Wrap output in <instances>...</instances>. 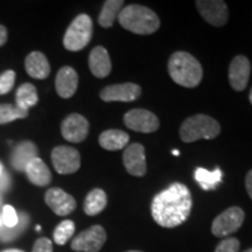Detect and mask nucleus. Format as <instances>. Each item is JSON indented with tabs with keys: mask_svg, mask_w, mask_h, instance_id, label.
Listing matches in <instances>:
<instances>
[{
	"mask_svg": "<svg viewBox=\"0 0 252 252\" xmlns=\"http://www.w3.org/2000/svg\"><path fill=\"white\" fill-rule=\"evenodd\" d=\"M191 194L187 186L175 182L154 196L151 204L153 220L163 228H175L190 215Z\"/></svg>",
	"mask_w": 252,
	"mask_h": 252,
	"instance_id": "1",
	"label": "nucleus"
},
{
	"mask_svg": "<svg viewBox=\"0 0 252 252\" xmlns=\"http://www.w3.org/2000/svg\"><path fill=\"white\" fill-rule=\"evenodd\" d=\"M168 74L179 86L195 88L201 83L203 70L193 55L186 52H175L169 58Z\"/></svg>",
	"mask_w": 252,
	"mask_h": 252,
	"instance_id": "2",
	"label": "nucleus"
},
{
	"mask_svg": "<svg viewBox=\"0 0 252 252\" xmlns=\"http://www.w3.org/2000/svg\"><path fill=\"white\" fill-rule=\"evenodd\" d=\"M118 21L125 30L140 35H149L160 27L159 17L152 9L141 5H127L119 12Z\"/></svg>",
	"mask_w": 252,
	"mask_h": 252,
	"instance_id": "3",
	"label": "nucleus"
},
{
	"mask_svg": "<svg viewBox=\"0 0 252 252\" xmlns=\"http://www.w3.org/2000/svg\"><path fill=\"white\" fill-rule=\"evenodd\" d=\"M220 132L219 122L207 115H195L186 119L180 127V137L185 143L198 139H215Z\"/></svg>",
	"mask_w": 252,
	"mask_h": 252,
	"instance_id": "4",
	"label": "nucleus"
},
{
	"mask_svg": "<svg viewBox=\"0 0 252 252\" xmlns=\"http://www.w3.org/2000/svg\"><path fill=\"white\" fill-rule=\"evenodd\" d=\"M93 36V20L88 14H80L68 27L63 37V46L69 52L86 48Z\"/></svg>",
	"mask_w": 252,
	"mask_h": 252,
	"instance_id": "5",
	"label": "nucleus"
},
{
	"mask_svg": "<svg viewBox=\"0 0 252 252\" xmlns=\"http://www.w3.org/2000/svg\"><path fill=\"white\" fill-rule=\"evenodd\" d=\"M245 219L243 209L239 207H231L220 213L214 220L212 225V232L216 237H226L234 234L241 228Z\"/></svg>",
	"mask_w": 252,
	"mask_h": 252,
	"instance_id": "6",
	"label": "nucleus"
},
{
	"mask_svg": "<svg viewBox=\"0 0 252 252\" xmlns=\"http://www.w3.org/2000/svg\"><path fill=\"white\" fill-rule=\"evenodd\" d=\"M106 242L103 226L93 225L72 239L71 249L76 252H98Z\"/></svg>",
	"mask_w": 252,
	"mask_h": 252,
	"instance_id": "7",
	"label": "nucleus"
},
{
	"mask_svg": "<svg viewBox=\"0 0 252 252\" xmlns=\"http://www.w3.org/2000/svg\"><path fill=\"white\" fill-rule=\"evenodd\" d=\"M52 162L59 174H72L81 167L78 151L70 146H56L52 151Z\"/></svg>",
	"mask_w": 252,
	"mask_h": 252,
	"instance_id": "8",
	"label": "nucleus"
},
{
	"mask_svg": "<svg viewBox=\"0 0 252 252\" xmlns=\"http://www.w3.org/2000/svg\"><path fill=\"white\" fill-rule=\"evenodd\" d=\"M124 123L130 130L141 133H152L159 128V119L154 113L145 109H133L125 113Z\"/></svg>",
	"mask_w": 252,
	"mask_h": 252,
	"instance_id": "9",
	"label": "nucleus"
},
{
	"mask_svg": "<svg viewBox=\"0 0 252 252\" xmlns=\"http://www.w3.org/2000/svg\"><path fill=\"white\" fill-rule=\"evenodd\" d=\"M196 7L208 24L215 27L224 26L228 21V6L222 0H200Z\"/></svg>",
	"mask_w": 252,
	"mask_h": 252,
	"instance_id": "10",
	"label": "nucleus"
},
{
	"mask_svg": "<svg viewBox=\"0 0 252 252\" xmlns=\"http://www.w3.org/2000/svg\"><path fill=\"white\" fill-rule=\"evenodd\" d=\"M61 133L70 143H81L89 133V122L82 115L72 113L62 122Z\"/></svg>",
	"mask_w": 252,
	"mask_h": 252,
	"instance_id": "11",
	"label": "nucleus"
},
{
	"mask_svg": "<svg viewBox=\"0 0 252 252\" xmlns=\"http://www.w3.org/2000/svg\"><path fill=\"white\" fill-rule=\"evenodd\" d=\"M140 94L141 88L138 84L123 83L105 87L99 96L104 102H133Z\"/></svg>",
	"mask_w": 252,
	"mask_h": 252,
	"instance_id": "12",
	"label": "nucleus"
},
{
	"mask_svg": "<svg viewBox=\"0 0 252 252\" xmlns=\"http://www.w3.org/2000/svg\"><path fill=\"white\" fill-rule=\"evenodd\" d=\"M123 162L127 173L133 176H144L146 174V157L145 149L141 144L128 145L123 154Z\"/></svg>",
	"mask_w": 252,
	"mask_h": 252,
	"instance_id": "13",
	"label": "nucleus"
},
{
	"mask_svg": "<svg viewBox=\"0 0 252 252\" xmlns=\"http://www.w3.org/2000/svg\"><path fill=\"white\" fill-rule=\"evenodd\" d=\"M45 201L50 209L59 216H67L76 208V201L61 188H50L45 195Z\"/></svg>",
	"mask_w": 252,
	"mask_h": 252,
	"instance_id": "14",
	"label": "nucleus"
},
{
	"mask_svg": "<svg viewBox=\"0 0 252 252\" xmlns=\"http://www.w3.org/2000/svg\"><path fill=\"white\" fill-rule=\"evenodd\" d=\"M251 64L244 55H237L232 59L229 65V82L232 89L243 91L247 88L250 78Z\"/></svg>",
	"mask_w": 252,
	"mask_h": 252,
	"instance_id": "15",
	"label": "nucleus"
},
{
	"mask_svg": "<svg viewBox=\"0 0 252 252\" xmlns=\"http://www.w3.org/2000/svg\"><path fill=\"white\" fill-rule=\"evenodd\" d=\"M78 87V75L71 67H63L59 70L55 78L56 93L62 98H70L76 93Z\"/></svg>",
	"mask_w": 252,
	"mask_h": 252,
	"instance_id": "16",
	"label": "nucleus"
},
{
	"mask_svg": "<svg viewBox=\"0 0 252 252\" xmlns=\"http://www.w3.org/2000/svg\"><path fill=\"white\" fill-rule=\"evenodd\" d=\"M89 68L94 76L104 78L111 72V59L104 47L97 46L91 50L89 55Z\"/></svg>",
	"mask_w": 252,
	"mask_h": 252,
	"instance_id": "17",
	"label": "nucleus"
},
{
	"mask_svg": "<svg viewBox=\"0 0 252 252\" xmlns=\"http://www.w3.org/2000/svg\"><path fill=\"white\" fill-rule=\"evenodd\" d=\"M37 158V147L32 141H23L15 147L11 157L12 167L15 171L25 172L28 163Z\"/></svg>",
	"mask_w": 252,
	"mask_h": 252,
	"instance_id": "18",
	"label": "nucleus"
},
{
	"mask_svg": "<svg viewBox=\"0 0 252 252\" xmlns=\"http://www.w3.org/2000/svg\"><path fill=\"white\" fill-rule=\"evenodd\" d=\"M25 68L27 74L36 80H45L50 74L48 60L41 52H32L25 60Z\"/></svg>",
	"mask_w": 252,
	"mask_h": 252,
	"instance_id": "19",
	"label": "nucleus"
},
{
	"mask_svg": "<svg viewBox=\"0 0 252 252\" xmlns=\"http://www.w3.org/2000/svg\"><path fill=\"white\" fill-rule=\"evenodd\" d=\"M25 173H26L28 180L33 185L39 186V187L49 185L52 181V173L40 158H35V159L32 160L25 169Z\"/></svg>",
	"mask_w": 252,
	"mask_h": 252,
	"instance_id": "20",
	"label": "nucleus"
},
{
	"mask_svg": "<svg viewBox=\"0 0 252 252\" xmlns=\"http://www.w3.org/2000/svg\"><path fill=\"white\" fill-rule=\"evenodd\" d=\"M99 145L104 150L118 151L124 149L130 141V137L124 131L106 130L99 135Z\"/></svg>",
	"mask_w": 252,
	"mask_h": 252,
	"instance_id": "21",
	"label": "nucleus"
},
{
	"mask_svg": "<svg viewBox=\"0 0 252 252\" xmlns=\"http://www.w3.org/2000/svg\"><path fill=\"white\" fill-rule=\"evenodd\" d=\"M108 197L103 189H93L84 200V213L89 216H96L105 209Z\"/></svg>",
	"mask_w": 252,
	"mask_h": 252,
	"instance_id": "22",
	"label": "nucleus"
},
{
	"mask_svg": "<svg viewBox=\"0 0 252 252\" xmlns=\"http://www.w3.org/2000/svg\"><path fill=\"white\" fill-rule=\"evenodd\" d=\"M194 178L204 190H213V189H216L222 181V171L219 167H216L213 172L200 167L195 169Z\"/></svg>",
	"mask_w": 252,
	"mask_h": 252,
	"instance_id": "23",
	"label": "nucleus"
},
{
	"mask_svg": "<svg viewBox=\"0 0 252 252\" xmlns=\"http://www.w3.org/2000/svg\"><path fill=\"white\" fill-rule=\"evenodd\" d=\"M15 102H17L18 108L26 110L33 108L39 102V97H37L36 88L31 83H24L23 86L19 87L15 94Z\"/></svg>",
	"mask_w": 252,
	"mask_h": 252,
	"instance_id": "24",
	"label": "nucleus"
},
{
	"mask_svg": "<svg viewBox=\"0 0 252 252\" xmlns=\"http://www.w3.org/2000/svg\"><path fill=\"white\" fill-rule=\"evenodd\" d=\"M123 5H124L123 0H108V1L104 2L98 18V24L100 26L104 28L111 27L115 23L116 18H118Z\"/></svg>",
	"mask_w": 252,
	"mask_h": 252,
	"instance_id": "25",
	"label": "nucleus"
},
{
	"mask_svg": "<svg viewBox=\"0 0 252 252\" xmlns=\"http://www.w3.org/2000/svg\"><path fill=\"white\" fill-rule=\"evenodd\" d=\"M30 224V216L26 213H21L19 215V223L14 228H6L2 225L0 228V241L2 242H9L13 241L17 237H19L23 232L26 230V228Z\"/></svg>",
	"mask_w": 252,
	"mask_h": 252,
	"instance_id": "26",
	"label": "nucleus"
},
{
	"mask_svg": "<svg viewBox=\"0 0 252 252\" xmlns=\"http://www.w3.org/2000/svg\"><path fill=\"white\" fill-rule=\"evenodd\" d=\"M28 116V111L18 108L12 104H0V125L7 124L17 119H24Z\"/></svg>",
	"mask_w": 252,
	"mask_h": 252,
	"instance_id": "27",
	"label": "nucleus"
},
{
	"mask_svg": "<svg viewBox=\"0 0 252 252\" xmlns=\"http://www.w3.org/2000/svg\"><path fill=\"white\" fill-rule=\"evenodd\" d=\"M75 223L70 220H62L60 224L56 226L54 230V242L59 245H64L72 237V235L75 234Z\"/></svg>",
	"mask_w": 252,
	"mask_h": 252,
	"instance_id": "28",
	"label": "nucleus"
},
{
	"mask_svg": "<svg viewBox=\"0 0 252 252\" xmlns=\"http://www.w3.org/2000/svg\"><path fill=\"white\" fill-rule=\"evenodd\" d=\"M1 219L2 225L6 226V228H14L19 223V216L12 206H5L2 208Z\"/></svg>",
	"mask_w": 252,
	"mask_h": 252,
	"instance_id": "29",
	"label": "nucleus"
},
{
	"mask_svg": "<svg viewBox=\"0 0 252 252\" xmlns=\"http://www.w3.org/2000/svg\"><path fill=\"white\" fill-rule=\"evenodd\" d=\"M15 82V72L7 70L0 75V94H5L12 90Z\"/></svg>",
	"mask_w": 252,
	"mask_h": 252,
	"instance_id": "30",
	"label": "nucleus"
},
{
	"mask_svg": "<svg viewBox=\"0 0 252 252\" xmlns=\"http://www.w3.org/2000/svg\"><path fill=\"white\" fill-rule=\"evenodd\" d=\"M239 248H241V243L238 239L230 237L223 239L216 247L215 252H238Z\"/></svg>",
	"mask_w": 252,
	"mask_h": 252,
	"instance_id": "31",
	"label": "nucleus"
},
{
	"mask_svg": "<svg viewBox=\"0 0 252 252\" xmlns=\"http://www.w3.org/2000/svg\"><path fill=\"white\" fill-rule=\"evenodd\" d=\"M32 252H53L52 241L46 237H41L33 245Z\"/></svg>",
	"mask_w": 252,
	"mask_h": 252,
	"instance_id": "32",
	"label": "nucleus"
},
{
	"mask_svg": "<svg viewBox=\"0 0 252 252\" xmlns=\"http://www.w3.org/2000/svg\"><path fill=\"white\" fill-rule=\"evenodd\" d=\"M9 185H11V179H9L7 173L2 172L1 174H0V191L7 190Z\"/></svg>",
	"mask_w": 252,
	"mask_h": 252,
	"instance_id": "33",
	"label": "nucleus"
},
{
	"mask_svg": "<svg viewBox=\"0 0 252 252\" xmlns=\"http://www.w3.org/2000/svg\"><path fill=\"white\" fill-rule=\"evenodd\" d=\"M245 187H247V191L249 196L252 200V169L248 173L247 176H245Z\"/></svg>",
	"mask_w": 252,
	"mask_h": 252,
	"instance_id": "34",
	"label": "nucleus"
},
{
	"mask_svg": "<svg viewBox=\"0 0 252 252\" xmlns=\"http://www.w3.org/2000/svg\"><path fill=\"white\" fill-rule=\"evenodd\" d=\"M6 41H7V30L5 26L0 25V47L4 46Z\"/></svg>",
	"mask_w": 252,
	"mask_h": 252,
	"instance_id": "35",
	"label": "nucleus"
},
{
	"mask_svg": "<svg viewBox=\"0 0 252 252\" xmlns=\"http://www.w3.org/2000/svg\"><path fill=\"white\" fill-rule=\"evenodd\" d=\"M1 252H25V251L19 250V249H7V250H4Z\"/></svg>",
	"mask_w": 252,
	"mask_h": 252,
	"instance_id": "36",
	"label": "nucleus"
},
{
	"mask_svg": "<svg viewBox=\"0 0 252 252\" xmlns=\"http://www.w3.org/2000/svg\"><path fill=\"white\" fill-rule=\"evenodd\" d=\"M249 99H250V103L252 104V89L250 91V94H249Z\"/></svg>",
	"mask_w": 252,
	"mask_h": 252,
	"instance_id": "37",
	"label": "nucleus"
},
{
	"mask_svg": "<svg viewBox=\"0 0 252 252\" xmlns=\"http://www.w3.org/2000/svg\"><path fill=\"white\" fill-rule=\"evenodd\" d=\"M173 154H174V156H179V154H180V152H179L178 150H174V151H173Z\"/></svg>",
	"mask_w": 252,
	"mask_h": 252,
	"instance_id": "38",
	"label": "nucleus"
},
{
	"mask_svg": "<svg viewBox=\"0 0 252 252\" xmlns=\"http://www.w3.org/2000/svg\"><path fill=\"white\" fill-rule=\"evenodd\" d=\"M4 172V167H2V165H1V162H0V174H1V173Z\"/></svg>",
	"mask_w": 252,
	"mask_h": 252,
	"instance_id": "39",
	"label": "nucleus"
},
{
	"mask_svg": "<svg viewBox=\"0 0 252 252\" xmlns=\"http://www.w3.org/2000/svg\"><path fill=\"white\" fill-rule=\"evenodd\" d=\"M2 226V219H1V215H0V228Z\"/></svg>",
	"mask_w": 252,
	"mask_h": 252,
	"instance_id": "40",
	"label": "nucleus"
},
{
	"mask_svg": "<svg viewBox=\"0 0 252 252\" xmlns=\"http://www.w3.org/2000/svg\"><path fill=\"white\" fill-rule=\"evenodd\" d=\"M36 231H41V226L40 225H36Z\"/></svg>",
	"mask_w": 252,
	"mask_h": 252,
	"instance_id": "41",
	"label": "nucleus"
},
{
	"mask_svg": "<svg viewBox=\"0 0 252 252\" xmlns=\"http://www.w3.org/2000/svg\"><path fill=\"white\" fill-rule=\"evenodd\" d=\"M244 252H252V248L251 249H248V250H245Z\"/></svg>",
	"mask_w": 252,
	"mask_h": 252,
	"instance_id": "42",
	"label": "nucleus"
},
{
	"mask_svg": "<svg viewBox=\"0 0 252 252\" xmlns=\"http://www.w3.org/2000/svg\"><path fill=\"white\" fill-rule=\"evenodd\" d=\"M127 252H143V251H127Z\"/></svg>",
	"mask_w": 252,
	"mask_h": 252,
	"instance_id": "43",
	"label": "nucleus"
},
{
	"mask_svg": "<svg viewBox=\"0 0 252 252\" xmlns=\"http://www.w3.org/2000/svg\"><path fill=\"white\" fill-rule=\"evenodd\" d=\"M0 203H1V198H0Z\"/></svg>",
	"mask_w": 252,
	"mask_h": 252,
	"instance_id": "44",
	"label": "nucleus"
}]
</instances>
